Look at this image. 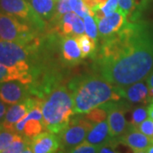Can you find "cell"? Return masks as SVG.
Segmentation results:
<instances>
[{"label": "cell", "mask_w": 153, "mask_h": 153, "mask_svg": "<svg viewBox=\"0 0 153 153\" xmlns=\"http://www.w3.org/2000/svg\"><path fill=\"white\" fill-rule=\"evenodd\" d=\"M94 57L95 69L114 86L144 80L153 67V35L140 22H127L118 33L102 39Z\"/></svg>", "instance_id": "1"}, {"label": "cell", "mask_w": 153, "mask_h": 153, "mask_svg": "<svg viewBox=\"0 0 153 153\" xmlns=\"http://www.w3.org/2000/svg\"><path fill=\"white\" fill-rule=\"evenodd\" d=\"M69 90L73 98L75 114H87L110 100L122 98L118 87L111 84L102 76H82L75 77L69 83Z\"/></svg>", "instance_id": "2"}, {"label": "cell", "mask_w": 153, "mask_h": 153, "mask_svg": "<svg viewBox=\"0 0 153 153\" xmlns=\"http://www.w3.org/2000/svg\"><path fill=\"white\" fill-rule=\"evenodd\" d=\"M41 108L44 128L55 134L66 128L75 114L71 91L65 86L55 87L43 100Z\"/></svg>", "instance_id": "3"}, {"label": "cell", "mask_w": 153, "mask_h": 153, "mask_svg": "<svg viewBox=\"0 0 153 153\" xmlns=\"http://www.w3.org/2000/svg\"><path fill=\"white\" fill-rule=\"evenodd\" d=\"M0 39L34 48H38L39 45L35 29L31 25L2 11H0Z\"/></svg>", "instance_id": "4"}, {"label": "cell", "mask_w": 153, "mask_h": 153, "mask_svg": "<svg viewBox=\"0 0 153 153\" xmlns=\"http://www.w3.org/2000/svg\"><path fill=\"white\" fill-rule=\"evenodd\" d=\"M37 48L0 39V64L27 75H33L28 63L29 55Z\"/></svg>", "instance_id": "5"}, {"label": "cell", "mask_w": 153, "mask_h": 153, "mask_svg": "<svg viewBox=\"0 0 153 153\" xmlns=\"http://www.w3.org/2000/svg\"><path fill=\"white\" fill-rule=\"evenodd\" d=\"M0 11L23 20L35 30L45 27L43 18L33 10L27 0H0Z\"/></svg>", "instance_id": "6"}, {"label": "cell", "mask_w": 153, "mask_h": 153, "mask_svg": "<svg viewBox=\"0 0 153 153\" xmlns=\"http://www.w3.org/2000/svg\"><path fill=\"white\" fill-rule=\"evenodd\" d=\"M94 123L87 118L76 117L71 119L68 126L59 134L61 147L66 152L85 141L88 131Z\"/></svg>", "instance_id": "7"}, {"label": "cell", "mask_w": 153, "mask_h": 153, "mask_svg": "<svg viewBox=\"0 0 153 153\" xmlns=\"http://www.w3.org/2000/svg\"><path fill=\"white\" fill-rule=\"evenodd\" d=\"M117 101V100H110L101 105L108 113L107 123L112 139H118L133 126L126 120L124 116L125 110L123 108V103H118Z\"/></svg>", "instance_id": "8"}, {"label": "cell", "mask_w": 153, "mask_h": 153, "mask_svg": "<svg viewBox=\"0 0 153 153\" xmlns=\"http://www.w3.org/2000/svg\"><path fill=\"white\" fill-rule=\"evenodd\" d=\"M27 84L20 81H8L0 82V100L9 105L19 103L27 97Z\"/></svg>", "instance_id": "9"}, {"label": "cell", "mask_w": 153, "mask_h": 153, "mask_svg": "<svg viewBox=\"0 0 153 153\" xmlns=\"http://www.w3.org/2000/svg\"><path fill=\"white\" fill-rule=\"evenodd\" d=\"M126 22V15L121 10L117 9L112 14L99 21V36L101 39L113 36L123 27Z\"/></svg>", "instance_id": "10"}, {"label": "cell", "mask_w": 153, "mask_h": 153, "mask_svg": "<svg viewBox=\"0 0 153 153\" xmlns=\"http://www.w3.org/2000/svg\"><path fill=\"white\" fill-rule=\"evenodd\" d=\"M118 93L121 97L127 99L133 104L141 103L146 104L152 98L149 93L147 83L143 82H137L128 86H117Z\"/></svg>", "instance_id": "11"}, {"label": "cell", "mask_w": 153, "mask_h": 153, "mask_svg": "<svg viewBox=\"0 0 153 153\" xmlns=\"http://www.w3.org/2000/svg\"><path fill=\"white\" fill-rule=\"evenodd\" d=\"M60 146L59 136L51 132H43L30 140L33 153H55Z\"/></svg>", "instance_id": "12"}, {"label": "cell", "mask_w": 153, "mask_h": 153, "mask_svg": "<svg viewBox=\"0 0 153 153\" xmlns=\"http://www.w3.org/2000/svg\"><path fill=\"white\" fill-rule=\"evenodd\" d=\"M118 141L124 144L126 146L130 148L134 152L146 151L153 143L152 140L139 131L135 127L131 128L126 132L123 135L117 139Z\"/></svg>", "instance_id": "13"}, {"label": "cell", "mask_w": 153, "mask_h": 153, "mask_svg": "<svg viewBox=\"0 0 153 153\" xmlns=\"http://www.w3.org/2000/svg\"><path fill=\"white\" fill-rule=\"evenodd\" d=\"M63 60L70 65H76L82 60V53L75 37L63 36L60 42Z\"/></svg>", "instance_id": "14"}, {"label": "cell", "mask_w": 153, "mask_h": 153, "mask_svg": "<svg viewBox=\"0 0 153 153\" xmlns=\"http://www.w3.org/2000/svg\"><path fill=\"white\" fill-rule=\"evenodd\" d=\"M111 139L107 120H104L94 124L88 133L85 141L94 146H100L109 142Z\"/></svg>", "instance_id": "15"}, {"label": "cell", "mask_w": 153, "mask_h": 153, "mask_svg": "<svg viewBox=\"0 0 153 153\" xmlns=\"http://www.w3.org/2000/svg\"><path fill=\"white\" fill-rule=\"evenodd\" d=\"M148 0H118V9L127 16L128 22H137Z\"/></svg>", "instance_id": "16"}, {"label": "cell", "mask_w": 153, "mask_h": 153, "mask_svg": "<svg viewBox=\"0 0 153 153\" xmlns=\"http://www.w3.org/2000/svg\"><path fill=\"white\" fill-rule=\"evenodd\" d=\"M33 10L45 20H52L56 15L58 0H27Z\"/></svg>", "instance_id": "17"}, {"label": "cell", "mask_w": 153, "mask_h": 153, "mask_svg": "<svg viewBox=\"0 0 153 153\" xmlns=\"http://www.w3.org/2000/svg\"><path fill=\"white\" fill-rule=\"evenodd\" d=\"M17 80L24 84L32 83L33 81V75H27L0 64V82Z\"/></svg>", "instance_id": "18"}, {"label": "cell", "mask_w": 153, "mask_h": 153, "mask_svg": "<svg viewBox=\"0 0 153 153\" xmlns=\"http://www.w3.org/2000/svg\"><path fill=\"white\" fill-rule=\"evenodd\" d=\"M79 49L81 50L82 58L88 56L94 57L96 54V41L86 34H82L75 37Z\"/></svg>", "instance_id": "19"}, {"label": "cell", "mask_w": 153, "mask_h": 153, "mask_svg": "<svg viewBox=\"0 0 153 153\" xmlns=\"http://www.w3.org/2000/svg\"><path fill=\"white\" fill-rule=\"evenodd\" d=\"M43 128H44L42 121L38 119H29L24 127L22 133L24 134V136L31 140L34 137L41 134Z\"/></svg>", "instance_id": "20"}, {"label": "cell", "mask_w": 153, "mask_h": 153, "mask_svg": "<svg viewBox=\"0 0 153 153\" xmlns=\"http://www.w3.org/2000/svg\"><path fill=\"white\" fill-rule=\"evenodd\" d=\"M28 145H30V140L16 133L10 145L0 153H22Z\"/></svg>", "instance_id": "21"}, {"label": "cell", "mask_w": 153, "mask_h": 153, "mask_svg": "<svg viewBox=\"0 0 153 153\" xmlns=\"http://www.w3.org/2000/svg\"><path fill=\"white\" fill-rule=\"evenodd\" d=\"M107 111L105 109L102 105H100L96 108H94L93 110H91L89 112H88L85 118H87L88 120L90 121L92 123H97L100 122L105 120V118L107 117Z\"/></svg>", "instance_id": "22"}, {"label": "cell", "mask_w": 153, "mask_h": 153, "mask_svg": "<svg viewBox=\"0 0 153 153\" xmlns=\"http://www.w3.org/2000/svg\"><path fill=\"white\" fill-rule=\"evenodd\" d=\"M69 4L71 10L76 13L79 17H85L88 15L94 16L92 11L85 5L82 0H70Z\"/></svg>", "instance_id": "23"}, {"label": "cell", "mask_w": 153, "mask_h": 153, "mask_svg": "<svg viewBox=\"0 0 153 153\" xmlns=\"http://www.w3.org/2000/svg\"><path fill=\"white\" fill-rule=\"evenodd\" d=\"M97 23L94 17L88 15L84 17V27L85 32L89 37L97 41L98 38V29H97Z\"/></svg>", "instance_id": "24"}, {"label": "cell", "mask_w": 153, "mask_h": 153, "mask_svg": "<svg viewBox=\"0 0 153 153\" xmlns=\"http://www.w3.org/2000/svg\"><path fill=\"white\" fill-rule=\"evenodd\" d=\"M15 135L16 133L8 131L2 124L0 125V152L4 151L10 145L15 138Z\"/></svg>", "instance_id": "25"}, {"label": "cell", "mask_w": 153, "mask_h": 153, "mask_svg": "<svg viewBox=\"0 0 153 153\" xmlns=\"http://www.w3.org/2000/svg\"><path fill=\"white\" fill-rule=\"evenodd\" d=\"M148 117V111L145 107H137L132 111L131 123L134 127L137 128L143 121H145Z\"/></svg>", "instance_id": "26"}, {"label": "cell", "mask_w": 153, "mask_h": 153, "mask_svg": "<svg viewBox=\"0 0 153 153\" xmlns=\"http://www.w3.org/2000/svg\"><path fill=\"white\" fill-rule=\"evenodd\" d=\"M98 146H94L89 143L83 141L80 145L76 146V147L72 148L67 153H98L99 152Z\"/></svg>", "instance_id": "27"}, {"label": "cell", "mask_w": 153, "mask_h": 153, "mask_svg": "<svg viewBox=\"0 0 153 153\" xmlns=\"http://www.w3.org/2000/svg\"><path fill=\"white\" fill-rule=\"evenodd\" d=\"M136 128L139 131H140L144 134L149 137L150 139H152L153 141V119L146 118Z\"/></svg>", "instance_id": "28"}, {"label": "cell", "mask_w": 153, "mask_h": 153, "mask_svg": "<svg viewBox=\"0 0 153 153\" xmlns=\"http://www.w3.org/2000/svg\"><path fill=\"white\" fill-rule=\"evenodd\" d=\"M100 8L105 16H107L118 9V0H107L105 4L100 5Z\"/></svg>", "instance_id": "29"}, {"label": "cell", "mask_w": 153, "mask_h": 153, "mask_svg": "<svg viewBox=\"0 0 153 153\" xmlns=\"http://www.w3.org/2000/svg\"><path fill=\"white\" fill-rule=\"evenodd\" d=\"M98 153H121L119 152L116 147V141L115 139H111L109 142L102 145L99 147Z\"/></svg>", "instance_id": "30"}, {"label": "cell", "mask_w": 153, "mask_h": 153, "mask_svg": "<svg viewBox=\"0 0 153 153\" xmlns=\"http://www.w3.org/2000/svg\"><path fill=\"white\" fill-rule=\"evenodd\" d=\"M72 26H73V37L82 35L85 32L84 22H82L81 18L79 16H77V18L74 21Z\"/></svg>", "instance_id": "31"}, {"label": "cell", "mask_w": 153, "mask_h": 153, "mask_svg": "<svg viewBox=\"0 0 153 153\" xmlns=\"http://www.w3.org/2000/svg\"><path fill=\"white\" fill-rule=\"evenodd\" d=\"M146 83H147L148 88H149V93L151 98H153V71L149 74L147 79H146Z\"/></svg>", "instance_id": "32"}, {"label": "cell", "mask_w": 153, "mask_h": 153, "mask_svg": "<svg viewBox=\"0 0 153 153\" xmlns=\"http://www.w3.org/2000/svg\"><path fill=\"white\" fill-rule=\"evenodd\" d=\"M82 1H83V3L85 4V5L87 6L90 10H91L93 8H94L95 6L99 5L98 4H97V2H96V0H82Z\"/></svg>", "instance_id": "33"}, {"label": "cell", "mask_w": 153, "mask_h": 153, "mask_svg": "<svg viewBox=\"0 0 153 153\" xmlns=\"http://www.w3.org/2000/svg\"><path fill=\"white\" fill-rule=\"evenodd\" d=\"M5 111H6L5 105L3 104V103H1V102H0V119L3 117V116H4V114L5 113Z\"/></svg>", "instance_id": "34"}, {"label": "cell", "mask_w": 153, "mask_h": 153, "mask_svg": "<svg viewBox=\"0 0 153 153\" xmlns=\"http://www.w3.org/2000/svg\"><path fill=\"white\" fill-rule=\"evenodd\" d=\"M147 111H148V117H149L150 118L153 119V106L152 105L148 106Z\"/></svg>", "instance_id": "35"}, {"label": "cell", "mask_w": 153, "mask_h": 153, "mask_svg": "<svg viewBox=\"0 0 153 153\" xmlns=\"http://www.w3.org/2000/svg\"><path fill=\"white\" fill-rule=\"evenodd\" d=\"M22 153H33V151H32V149L30 147V145H28L25 148V150L22 152Z\"/></svg>", "instance_id": "36"}, {"label": "cell", "mask_w": 153, "mask_h": 153, "mask_svg": "<svg viewBox=\"0 0 153 153\" xmlns=\"http://www.w3.org/2000/svg\"><path fill=\"white\" fill-rule=\"evenodd\" d=\"M146 152L147 153H153V143L149 146L147 150H146Z\"/></svg>", "instance_id": "37"}, {"label": "cell", "mask_w": 153, "mask_h": 153, "mask_svg": "<svg viewBox=\"0 0 153 153\" xmlns=\"http://www.w3.org/2000/svg\"><path fill=\"white\" fill-rule=\"evenodd\" d=\"M106 1H107V0H96V2H97V4H98L99 5H101V4H105Z\"/></svg>", "instance_id": "38"}, {"label": "cell", "mask_w": 153, "mask_h": 153, "mask_svg": "<svg viewBox=\"0 0 153 153\" xmlns=\"http://www.w3.org/2000/svg\"><path fill=\"white\" fill-rule=\"evenodd\" d=\"M134 153H147L146 152V151H140V152H135Z\"/></svg>", "instance_id": "39"}, {"label": "cell", "mask_w": 153, "mask_h": 153, "mask_svg": "<svg viewBox=\"0 0 153 153\" xmlns=\"http://www.w3.org/2000/svg\"><path fill=\"white\" fill-rule=\"evenodd\" d=\"M58 153H64V152H59Z\"/></svg>", "instance_id": "40"}]
</instances>
